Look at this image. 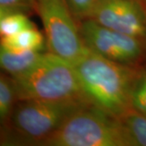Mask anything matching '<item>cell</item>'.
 Segmentation results:
<instances>
[{
    "label": "cell",
    "instance_id": "obj_3",
    "mask_svg": "<svg viewBox=\"0 0 146 146\" xmlns=\"http://www.w3.org/2000/svg\"><path fill=\"white\" fill-rule=\"evenodd\" d=\"M39 146H134L119 118L88 103L74 111Z\"/></svg>",
    "mask_w": 146,
    "mask_h": 146
},
{
    "label": "cell",
    "instance_id": "obj_8",
    "mask_svg": "<svg viewBox=\"0 0 146 146\" xmlns=\"http://www.w3.org/2000/svg\"><path fill=\"white\" fill-rule=\"evenodd\" d=\"M46 54L38 50L10 51L0 47L1 68L11 77H16L35 68L45 58Z\"/></svg>",
    "mask_w": 146,
    "mask_h": 146
},
{
    "label": "cell",
    "instance_id": "obj_1",
    "mask_svg": "<svg viewBox=\"0 0 146 146\" xmlns=\"http://www.w3.org/2000/svg\"><path fill=\"white\" fill-rule=\"evenodd\" d=\"M72 64L92 104L117 118L130 110L131 88L138 66L115 63L88 49Z\"/></svg>",
    "mask_w": 146,
    "mask_h": 146
},
{
    "label": "cell",
    "instance_id": "obj_16",
    "mask_svg": "<svg viewBox=\"0 0 146 146\" xmlns=\"http://www.w3.org/2000/svg\"><path fill=\"white\" fill-rule=\"evenodd\" d=\"M141 3H142V4H143V6H144V8H145V13H146V0H141ZM145 46H146V36H145Z\"/></svg>",
    "mask_w": 146,
    "mask_h": 146
},
{
    "label": "cell",
    "instance_id": "obj_15",
    "mask_svg": "<svg viewBox=\"0 0 146 146\" xmlns=\"http://www.w3.org/2000/svg\"><path fill=\"white\" fill-rule=\"evenodd\" d=\"M96 0H66L77 23L89 19Z\"/></svg>",
    "mask_w": 146,
    "mask_h": 146
},
{
    "label": "cell",
    "instance_id": "obj_14",
    "mask_svg": "<svg viewBox=\"0 0 146 146\" xmlns=\"http://www.w3.org/2000/svg\"><path fill=\"white\" fill-rule=\"evenodd\" d=\"M36 11V0H0V18L15 13L29 15Z\"/></svg>",
    "mask_w": 146,
    "mask_h": 146
},
{
    "label": "cell",
    "instance_id": "obj_2",
    "mask_svg": "<svg viewBox=\"0 0 146 146\" xmlns=\"http://www.w3.org/2000/svg\"><path fill=\"white\" fill-rule=\"evenodd\" d=\"M88 100L17 101L8 121L2 125L1 145L39 146Z\"/></svg>",
    "mask_w": 146,
    "mask_h": 146
},
{
    "label": "cell",
    "instance_id": "obj_13",
    "mask_svg": "<svg viewBox=\"0 0 146 146\" xmlns=\"http://www.w3.org/2000/svg\"><path fill=\"white\" fill-rule=\"evenodd\" d=\"M32 28L35 26L26 14L15 13L0 18L1 37L13 36Z\"/></svg>",
    "mask_w": 146,
    "mask_h": 146
},
{
    "label": "cell",
    "instance_id": "obj_4",
    "mask_svg": "<svg viewBox=\"0 0 146 146\" xmlns=\"http://www.w3.org/2000/svg\"><path fill=\"white\" fill-rule=\"evenodd\" d=\"M12 78L18 101L88 100L72 63L50 52L29 72Z\"/></svg>",
    "mask_w": 146,
    "mask_h": 146
},
{
    "label": "cell",
    "instance_id": "obj_6",
    "mask_svg": "<svg viewBox=\"0 0 146 146\" xmlns=\"http://www.w3.org/2000/svg\"><path fill=\"white\" fill-rule=\"evenodd\" d=\"M84 46L92 52L115 63L138 66L146 56L144 41L102 26L91 19L79 24Z\"/></svg>",
    "mask_w": 146,
    "mask_h": 146
},
{
    "label": "cell",
    "instance_id": "obj_7",
    "mask_svg": "<svg viewBox=\"0 0 146 146\" xmlns=\"http://www.w3.org/2000/svg\"><path fill=\"white\" fill-rule=\"evenodd\" d=\"M89 19L145 41L146 13L141 0H96Z\"/></svg>",
    "mask_w": 146,
    "mask_h": 146
},
{
    "label": "cell",
    "instance_id": "obj_12",
    "mask_svg": "<svg viewBox=\"0 0 146 146\" xmlns=\"http://www.w3.org/2000/svg\"><path fill=\"white\" fill-rule=\"evenodd\" d=\"M129 106L131 110L146 115V64L137 68L131 88Z\"/></svg>",
    "mask_w": 146,
    "mask_h": 146
},
{
    "label": "cell",
    "instance_id": "obj_5",
    "mask_svg": "<svg viewBox=\"0 0 146 146\" xmlns=\"http://www.w3.org/2000/svg\"><path fill=\"white\" fill-rule=\"evenodd\" d=\"M49 52L74 63L87 50L66 0H36Z\"/></svg>",
    "mask_w": 146,
    "mask_h": 146
},
{
    "label": "cell",
    "instance_id": "obj_10",
    "mask_svg": "<svg viewBox=\"0 0 146 146\" xmlns=\"http://www.w3.org/2000/svg\"><path fill=\"white\" fill-rule=\"evenodd\" d=\"M17 95L13 78L5 72L0 76V122L1 126L8 121L17 102Z\"/></svg>",
    "mask_w": 146,
    "mask_h": 146
},
{
    "label": "cell",
    "instance_id": "obj_11",
    "mask_svg": "<svg viewBox=\"0 0 146 146\" xmlns=\"http://www.w3.org/2000/svg\"><path fill=\"white\" fill-rule=\"evenodd\" d=\"M119 119L134 146H146V115L130 109Z\"/></svg>",
    "mask_w": 146,
    "mask_h": 146
},
{
    "label": "cell",
    "instance_id": "obj_9",
    "mask_svg": "<svg viewBox=\"0 0 146 146\" xmlns=\"http://www.w3.org/2000/svg\"><path fill=\"white\" fill-rule=\"evenodd\" d=\"M47 46L46 36L36 28L21 32L16 35L1 37V48L10 51H43Z\"/></svg>",
    "mask_w": 146,
    "mask_h": 146
}]
</instances>
